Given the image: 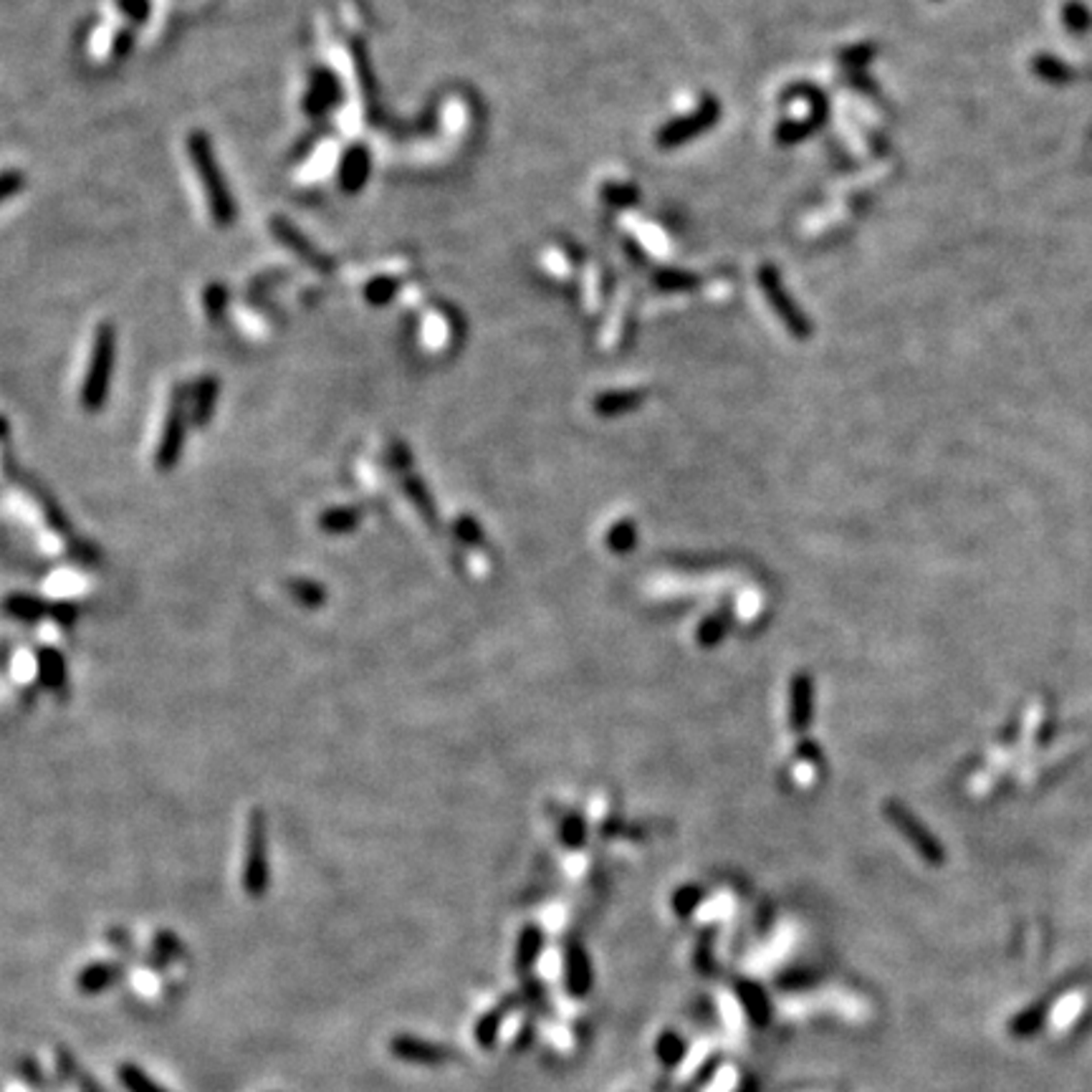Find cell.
Returning a JSON list of instances; mask_svg holds the SVG:
<instances>
[{"label":"cell","mask_w":1092,"mask_h":1092,"mask_svg":"<svg viewBox=\"0 0 1092 1092\" xmlns=\"http://www.w3.org/2000/svg\"><path fill=\"white\" fill-rule=\"evenodd\" d=\"M339 94L341 89L335 74L327 69H319L311 74V86H308L304 107H306L308 114H324V112L332 110L339 102Z\"/></svg>","instance_id":"14"},{"label":"cell","mask_w":1092,"mask_h":1092,"mask_svg":"<svg viewBox=\"0 0 1092 1092\" xmlns=\"http://www.w3.org/2000/svg\"><path fill=\"white\" fill-rule=\"evenodd\" d=\"M405 491H407V496H410V498H412V503H415V506H418L420 511H423V514L428 516V519H433V516H435V508H433L431 494H428V489H425V486L418 481V478H415V476H407V478H405Z\"/></svg>","instance_id":"35"},{"label":"cell","mask_w":1092,"mask_h":1092,"mask_svg":"<svg viewBox=\"0 0 1092 1092\" xmlns=\"http://www.w3.org/2000/svg\"><path fill=\"white\" fill-rule=\"evenodd\" d=\"M719 116H721L719 99L703 97L691 114L675 116L673 122L662 124L660 132L656 135V145L660 149L683 147L688 142H693L695 137L706 135L708 129H714L716 122H719Z\"/></svg>","instance_id":"4"},{"label":"cell","mask_w":1092,"mask_h":1092,"mask_svg":"<svg viewBox=\"0 0 1092 1092\" xmlns=\"http://www.w3.org/2000/svg\"><path fill=\"white\" fill-rule=\"evenodd\" d=\"M721 1062H723V1057H721V1054H714V1057H708V1060L698 1067V1073H695L693 1077H691V1082H688V1085L683 1087V1092H698L700 1087H706L708 1082H711V1079L716 1077V1073H719Z\"/></svg>","instance_id":"34"},{"label":"cell","mask_w":1092,"mask_h":1092,"mask_svg":"<svg viewBox=\"0 0 1092 1092\" xmlns=\"http://www.w3.org/2000/svg\"><path fill=\"white\" fill-rule=\"evenodd\" d=\"M560 837H562V842H564L566 848H582V845H585V837H587L585 819H582L577 812L566 815L560 824Z\"/></svg>","instance_id":"30"},{"label":"cell","mask_w":1092,"mask_h":1092,"mask_svg":"<svg viewBox=\"0 0 1092 1092\" xmlns=\"http://www.w3.org/2000/svg\"><path fill=\"white\" fill-rule=\"evenodd\" d=\"M817 977H812L810 971H789V974H785V977H779V986L782 989H791V991H802L807 989L810 983H815Z\"/></svg>","instance_id":"39"},{"label":"cell","mask_w":1092,"mask_h":1092,"mask_svg":"<svg viewBox=\"0 0 1092 1092\" xmlns=\"http://www.w3.org/2000/svg\"><path fill=\"white\" fill-rule=\"evenodd\" d=\"M519 1004H521V994H511V996H506V999H501V1002L496 1004L494 1009H489V1012H486V1014L478 1019V1024H476L478 1047H481V1049L494 1047L496 1040H498V1035H501L503 1019H506V1016L511 1014V1012H514Z\"/></svg>","instance_id":"15"},{"label":"cell","mask_w":1092,"mask_h":1092,"mask_svg":"<svg viewBox=\"0 0 1092 1092\" xmlns=\"http://www.w3.org/2000/svg\"><path fill=\"white\" fill-rule=\"evenodd\" d=\"M187 149H190V160H193L195 165V173H198L200 182L206 187L212 220H215L220 228H228V225L233 223V218H236V206H233L231 193H228V187H225V177L223 173H220L218 162H215L210 140H208L203 132H195V135H190Z\"/></svg>","instance_id":"1"},{"label":"cell","mask_w":1092,"mask_h":1092,"mask_svg":"<svg viewBox=\"0 0 1092 1092\" xmlns=\"http://www.w3.org/2000/svg\"><path fill=\"white\" fill-rule=\"evenodd\" d=\"M758 286L764 291L769 306L774 308V314L779 316V322L787 327V332L797 337V339H810L812 332H815V329H812L810 316L804 314L802 308L797 306L794 296L787 291L785 281L779 276V271L771 264H764L758 269Z\"/></svg>","instance_id":"3"},{"label":"cell","mask_w":1092,"mask_h":1092,"mask_svg":"<svg viewBox=\"0 0 1092 1092\" xmlns=\"http://www.w3.org/2000/svg\"><path fill=\"white\" fill-rule=\"evenodd\" d=\"M271 231H273V236H276V239L281 241L283 245H289L291 251L299 253V256H302L308 266H314L316 271H324V273H329V271H332V261H329L327 256H322V253L316 251L314 245L308 243V241L304 239L302 233L296 231L294 225L289 223V220L276 218V220H273V223H271Z\"/></svg>","instance_id":"13"},{"label":"cell","mask_w":1092,"mask_h":1092,"mask_svg":"<svg viewBox=\"0 0 1092 1092\" xmlns=\"http://www.w3.org/2000/svg\"><path fill=\"white\" fill-rule=\"evenodd\" d=\"M269 887V854H266V817L253 812L248 824V857H245V890L261 898Z\"/></svg>","instance_id":"6"},{"label":"cell","mask_w":1092,"mask_h":1092,"mask_svg":"<svg viewBox=\"0 0 1092 1092\" xmlns=\"http://www.w3.org/2000/svg\"><path fill=\"white\" fill-rule=\"evenodd\" d=\"M6 433H8V423L0 418V435H6Z\"/></svg>","instance_id":"46"},{"label":"cell","mask_w":1092,"mask_h":1092,"mask_svg":"<svg viewBox=\"0 0 1092 1092\" xmlns=\"http://www.w3.org/2000/svg\"><path fill=\"white\" fill-rule=\"evenodd\" d=\"M187 433V407H185V393L177 390L170 405L168 420H165V431H162L160 445H157V456H154V466L157 470H173L180 461L182 443H185Z\"/></svg>","instance_id":"5"},{"label":"cell","mask_w":1092,"mask_h":1092,"mask_svg":"<svg viewBox=\"0 0 1092 1092\" xmlns=\"http://www.w3.org/2000/svg\"><path fill=\"white\" fill-rule=\"evenodd\" d=\"M114 344L116 335L112 324H99L94 335V347H91L89 369H86L84 387H81V405L89 412H99L107 402L112 382V369H114Z\"/></svg>","instance_id":"2"},{"label":"cell","mask_w":1092,"mask_h":1092,"mask_svg":"<svg viewBox=\"0 0 1092 1092\" xmlns=\"http://www.w3.org/2000/svg\"><path fill=\"white\" fill-rule=\"evenodd\" d=\"M225 299H228V294H225L223 286H210V289L206 291V302H208V311H210V316H218L220 311H223Z\"/></svg>","instance_id":"42"},{"label":"cell","mask_w":1092,"mask_h":1092,"mask_svg":"<svg viewBox=\"0 0 1092 1092\" xmlns=\"http://www.w3.org/2000/svg\"><path fill=\"white\" fill-rule=\"evenodd\" d=\"M215 400H218V379H200L193 398V423L198 428H206V423L210 420L212 410H215Z\"/></svg>","instance_id":"19"},{"label":"cell","mask_w":1092,"mask_h":1092,"mask_svg":"<svg viewBox=\"0 0 1092 1092\" xmlns=\"http://www.w3.org/2000/svg\"><path fill=\"white\" fill-rule=\"evenodd\" d=\"M564 986L574 999H585L590 996L592 986H594V971H592V958L587 953V948L577 941L566 946L564 951Z\"/></svg>","instance_id":"8"},{"label":"cell","mask_w":1092,"mask_h":1092,"mask_svg":"<svg viewBox=\"0 0 1092 1092\" xmlns=\"http://www.w3.org/2000/svg\"><path fill=\"white\" fill-rule=\"evenodd\" d=\"M531 1042H533V1022H527V1024H524V1027H521L519 1040H516L514 1047H516V1049H524V1047H529Z\"/></svg>","instance_id":"45"},{"label":"cell","mask_w":1092,"mask_h":1092,"mask_svg":"<svg viewBox=\"0 0 1092 1092\" xmlns=\"http://www.w3.org/2000/svg\"><path fill=\"white\" fill-rule=\"evenodd\" d=\"M602 195L610 206L617 208H632L637 203V187L632 185H607Z\"/></svg>","instance_id":"37"},{"label":"cell","mask_w":1092,"mask_h":1092,"mask_svg":"<svg viewBox=\"0 0 1092 1092\" xmlns=\"http://www.w3.org/2000/svg\"><path fill=\"white\" fill-rule=\"evenodd\" d=\"M1087 1009V994L1085 991H1067V994H1062L1057 1002H1054V1007L1049 1009L1047 1014V1029L1049 1035L1054 1037H1062L1067 1035V1029H1073L1075 1024L1082 1019V1014H1085Z\"/></svg>","instance_id":"12"},{"label":"cell","mask_w":1092,"mask_h":1092,"mask_svg":"<svg viewBox=\"0 0 1092 1092\" xmlns=\"http://www.w3.org/2000/svg\"><path fill=\"white\" fill-rule=\"evenodd\" d=\"M656 283H658V289L686 291V289H695V286H698V278L691 276V273H686V271L665 269V271H660V273H658Z\"/></svg>","instance_id":"31"},{"label":"cell","mask_w":1092,"mask_h":1092,"mask_svg":"<svg viewBox=\"0 0 1092 1092\" xmlns=\"http://www.w3.org/2000/svg\"><path fill=\"white\" fill-rule=\"evenodd\" d=\"M541 951H544V931H541V925L536 923L524 925L519 933V944H516V953H514L516 971L527 977L529 971H531V966L539 961Z\"/></svg>","instance_id":"16"},{"label":"cell","mask_w":1092,"mask_h":1092,"mask_svg":"<svg viewBox=\"0 0 1092 1092\" xmlns=\"http://www.w3.org/2000/svg\"><path fill=\"white\" fill-rule=\"evenodd\" d=\"M119 977V969L114 964H94L89 969H84L79 974V989L86 994H97V991L107 989L110 983H114V979Z\"/></svg>","instance_id":"21"},{"label":"cell","mask_w":1092,"mask_h":1092,"mask_svg":"<svg viewBox=\"0 0 1092 1092\" xmlns=\"http://www.w3.org/2000/svg\"><path fill=\"white\" fill-rule=\"evenodd\" d=\"M453 531H456L458 539H463L466 544H481L483 541L481 527H478V521L470 519V516H461V519L456 521Z\"/></svg>","instance_id":"38"},{"label":"cell","mask_w":1092,"mask_h":1092,"mask_svg":"<svg viewBox=\"0 0 1092 1092\" xmlns=\"http://www.w3.org/2000/svg\"><path fill=\"white\" fill-rule=\"evenodd\" d=\"M521 1002L531 1004V1007H539L541 1002H544V986H541L539 979H533L531 974H527V979H524V986H521Z\"/></svg>","instance_id":"40"},{"label":"cell","mask_w":1092,"mask_h":1092,"mask_svg":"<svg viewBox=\"0 0 1092 1092\" xmlns=\"http://www.w3.org/2000/svg\"><path fill=\"white\" fill-rule=\"evenodd\" d=\"M604 541H607V549H610L612 554H630L632 549L637 546V527L635 521L632 519H623L617 521L615 527L607 531V536H604Z\"/></svg>","instance_id":"23"},{"label":"cell","mask_w":1092,"mask_h":1092,"mask_svg":"<svg viewBox=\"0 0 1092 1092\" xmlns=\"http://www.w3.org/2000/svg\"><path fill=\"white\" fill-rule=\"evenodd\" d=\"M360 508H329L319 516V527L329 533H347L360 524Z\"/></svg>","instance_id":"22"},{"label":"cell","mask_w":1092,"mask_h":1092,"mask_svg":"<svg viewBox=\"0 0 1092 1092\" xmlns=\"http://www.w3.org/2000/svg\"><path fill=\"white\" fill-rule=\"evenodd\" d=\"M1037 1022H1040V1016H1037L1035 1012H1027V1014H1022L1019 1019H1014V1022L1009 1024V1027H1012V1032H1014V1035H1027V1032H1032V1029L1037 1027Z\"/></svg>","instance_id":"44"},{"label":"cell","mask_w":1092,"mask_h":1092,"mask_svg":"<svg viewBox=\"0 0 1092 1092\" xmlns=\"http://www.w3.org/2000/svg\"><path fill=\"white\" fill-rule=\"evenodd\" d=\"M822 119H824L822 114H812V116H807V119H799V122L779 124V129H777L779 145H794V142L804 140V137H810L812 132H817V129H819Z\"/></svg>","instance_id":"24"},{"label":"cell","mask_w":1092,"mask_h":1092,"mask_svg":"<svg viewBox=\"0 0 1092 1092\" xmlns=\"http://www.w3.org/2000/svg\"><path fill=\"white\" fill-rule=\"evenodd\" d=\"M41 665V681L48 688L56 691L58 686H64V658L53 653V650H44L39 656Z\"/></svg>","instance_id":"28"},{"label":"cell","mask_w":1092,"mask_h":1092,"mask_svg":"<svg viewBox=\"0 0 1092 1092\" xmlns=\"http://www.w3.org/2000/svg\"><path fill=\"white\" fill-rule=\"evenodd\" d=\"M390 1052H393L398 1060L412 1062V1065H440V1062L453 1057V1049L410 1035L395 1037V1040L390 1042Z\"/></svg>","instance_id":"9"},{"label":"cell","mask_w":1092,"mask_h":1092,"mask_svg":"<svg viewBox=\"0 0 1092 1092\" xmlns=\"http://www.w3.org/2000/svg\"><path fill=\"white\" fill-rule=\"evenodd\" d=\"M119 8H122L127 16H132L135 20H145V16H147L149 11L147 0H119Z\"/></svg>","instance_id":"43"},{"label":"cell","mask_w":1092,"mask_h":1092,"mask_svg":"<svg viewBox=\"0 0 1092 1092\" xmlns=\"http://www.w3.org/2000/svg\"><path fill=\"white\" fill-rule=\"evenodd\" d=\"M291 594H294L299 602H304L306 607H316V604H322L324 599H327V592L322 590L319 585H314V582H291Z\"/></svg>","instance_id":"36"},{"label":"cell","mask_w":1092,"mask_h":1092,"mask_svg":"<svg viewBox=\"0 0 1092 1092\" xmlns=\"http://www.w3.org/2000/svg\"><path fill=\"white\" fill-rule=\"evenodd\" d=\"M733 991H736V999H739L741 1009H744L746 1019L756 1029L769 1027L771 1019H774V1007H771V999L764 991V986L752 981V979H739Z\"/></svg>","instance_id":"11"},{"label":"cell","mask_w":1092,"mask_h":1092,"mask_svg":"<svg viewBox=\"0 0 1092 1092\" xmlns=\"http://www.w3.org/2000/svg\"><path fill=\"white\" fill-rule=\"evenodd\" d=\"M23 187V175L16 173V170H8V173L0 175V203L3 200H8L11 195H16Z\"/></svg>","instance_id":"41"},{"label":"cell","mask_w":1092,"mask_h":1092,"mask_svg":"<svg viewBox=\"0 0 1092 1092\" xmlns=\"http://www.w3.org/2000/svg\"><path fill=\"white\" fill-rule=\"evenodd\" d=\"M367 177H369V152H367L365 147L347 149L339 170L341 187H344L347 193H357V190L365 187Z\"/></svg>","instance_id":"18"},{"label":"cell","mask_w":1092,"mask_h":1092,"mask_svg":"<svg viewBox=\"0 0 1092 1092\" xmlns=\"http://www.w3.org/2000/svg\"><path fill=\"white\" fill-rule=\"evenodd\" d=\"M885 817L900 829V835L906 837L913 848L918 850V854L923 860L933 862V865H941V862H944V848H941V842L936 840L923 824H920V819L913 815L911 810H906L903 804L890 799V802H885Z\"/></svg>","instance_id":"7"},{"label":"cell","mask_w":1092,"mask_h":1092,"mask_svg":"<svg viewBox=\"0 0 1092 1092\" xmlns=\"http://www.w3.org/2000/svg\"><path fill=\"white\" fill-rule=\"evenodd\" d=\"M686 1052H688L686 1040H683L675 1029H665V1032H660V1037H658L656 1042V1054L665 1070H673V1067L681 1065Z\"/></svg>","instance_id":"20"},{"label":"cell","mask_w":1092,"mask_h":1092,"mask_svg":"<svg viewBox=\"0 0 1092 1092\" xmlns=\"http://www.w3.org/2000/svg\"><path fill=\"white\" fill-rule=\"evenodd\" d=\"M3 610L8 612V615L18 617V620H26V623H31V620H39L41 615H46V604L41 602V599L31 597V594H14V597H8L6 604H3Z\"/></svg>","instance_id":"25"},{"label":"cell","mask_w":1092,"mask_h":1092,"mask_svg":"<svg viewBox=\"0 0 1092 1092\" xmlns=\"http://www.w3.org/2000/svg\"><path fill=\"white\" fill-rule=\"evenodd\" d=\"M815 719V681L812 675L797 673L789 683V726L791 731H807Z\"/></svg>","instance_id":"10"},{"label":"cell","mask_w":1092,"mask_h":1092,"mask_svg":"<svg viewBox=\"0 0 1092 1092\" xmlns=\"http://www.w3.org/2000/svg\"><path fill=\"white\" fill-rule=\"evenodd\" d=\"M700 900H703V890H700L698 885H681L678 890L673 893V911L678 918H691L695 913V908L700 906Z\"/></svg>","instance_id":"27"},{"label":"cell","mask_w":1092,"mask_h":1092,"mask_svg":"<svg viewBox=\"0 0 1092 1092\" xmlns=\"http://www.w3.org/2000/svg\"><path fill=\"white\" fill-rule=\"evenodd\" d=\"M119 1079H122L124 1087H127L129 1092H165L162 1087L154 1085L152 1079L142 1073V1070H137V1067L132 1065H124L122 1070H119Z\"/></svg>","instance_id":"32"},{"label":"cell","mask_w":1092,"mask_h":1092,"mask_svg":"<svg viewBox=\"0 0 1092 1092\" xmlns=\"http://www.w3.org/2000/svg\"><path fill=\"white\" fill-rule=\"evenodd\" d=\"M398 286L400 283L395 278H374L372 283H367L365 299L369 304H374V306H382V304H387L398 294Z\"/></svg>","instance_id":"33"},{"label":"cell","mask_w":1092,"mask_h":1092,"mask_svg":"<svg viewBox=\"0 0 1092 1092\" xmlns=\"http://www.w3.org/2000/svg\"><path fill=\"white\" fill-rule=\"evenodd\" d=\"M726 632H728L726 615L706 617L698 627V643L703 645V648H714V645H719L721 640L726 637Z\"/></svg>","instance_id":"29"},{"label":"cell","mask_w":1092,"mask_h":1092,"mask_svg":"<svg viewBox=\"0 0 1092 1092\" xmlns=\"http://www.w3.org/2000/svg\"><path fill=\"white\" fill-rule=\"evenodd\" d=\"M714 936H716L714 928H708V931L698 939V944H695L693 966H695V971H698L700 977H714V974H716Z\"/></svg>","instance_id":"26"},{"label":"cell","mask_w":1092,"mask_h":1092,"mask_svg":"<svg viewBox=\"0 0 1092 1092\" xmlns=\"http://www.w3.org/2000/svg\"><path fill=\"white\" fill-rule=\"evenodd\" d=\"M645 393L640 390H610L594 398V412L599 418H617L625 412H632L643 405Z\"/></svg>","instance_id":"17"}]
</instances>
